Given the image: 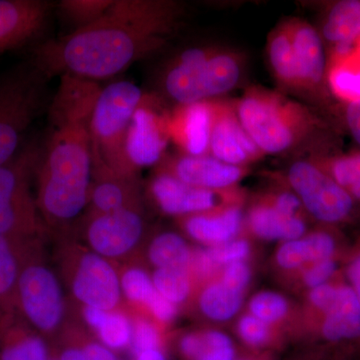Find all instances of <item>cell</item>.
I'll list each match as a JSON object with an SVG mask.
<instances>
[{
    "instance_id": "e575fe53",
    "label": "cell",
    "mask_w": 360,
    "mask_h": 360,
    "mask_svg": "<svg viewBox=\"0 0 360 360\" xmlns=\"http://www.w3.org/2000/svg\"><path fill=\"white\" fill-rule=\"evenodd\" d=\"M120 284L122 292L130 302L141 303L148 309L160 295L151 277L141 269H127L120 278Z\"/></svg>"
},
{
    "instance_id": "d6a6232c",
    "label": "cell",
    "mask_w": 360,
    "mask_h": 360,
    "mask_svg": "<svg viewBox=\"0 0 360 360\" xmlns=\"http://www.w3.org/2000/svg\"><path fill=\"white\" fill-rule=\"evenodd\" d=\"M248 309L251 315L271 326L283 321L288 315L290 303L281 293L269 290L260 291L250 298Z\"/></svg>"
},
{
    "instance_id": "277c9868",
    "label": "cell",
    "mask_w": 360,
    "mask_h": 360,
    "mask_svg": "<svg viewBox=\"0 0 360 360\" xmlns=\"http://www.w3.org/2000/svg\"><path fill=\"white\" fill-rule=\"evenodd\" d=\"M243 59L217 47H193L181 52L162 77L165 94L177 104L213 101L238 86Z\"/></svg>"
},
{
    "instance_id": "7bdbcfd3",
    "label": "cell",
    "mask_w": 360,
    "mask_h": 360,
    "mask_svg": "<svg viewBox=\"0 0 360 360\" xmlns=\"http://www.w3.org/2000/svg\"><path fill=\"white\" fill-rule=\"evenodd\" d=\"M341 122L360 148V101L341 103Z\"/></svg>"
},
{
    "instance_id": "e0dca14e",
    "label": "cell",
    "mask_w": 360,
    "mask_h": 360,
    "mask_svg": "<svg viewBox=\"0 0 360 360\" xmlns=\"http://www.w3.org/2000/svg\"><path fill=\"white\" fill-rule=\"evenodd\" d=\"M316 316V333L323 345L360 349V304L345 278L333 302Z\"/></svg>"
},
{
    "instance_id": "5bb4252c",
    "label": "cell",
    "mask_w": 360,
    "mask_h": 360,
    "mask_svg": "<svg viewBox=\"0 0 360 360\" xmlns=\"http://www.w3.org/2000/svg\"><path fill=\"white\" fill-rule=\"evenodd\" d=\"M210 155L241 167H248L264 156L239 122L233 101L215 99Z\"/></svg>"
},
{
    "instance_id": "c3c4849f",
    "label": "cell",
    "mask_w": 360,
    "mask_h": 360,
    "mask_svg": "<svg viewBox=\"0 0 360 360\" xmlns=\"http://www.w3.org/2000/svg\"><path fill=\"white\" fill-rule=\"evenodd\" d=\"M359 354L356 355V357H355L354 360H360V359H359Z\"/></svg>"
},
{
    "instance_id": "f35d334b",
    "label": "cell",
    "mask_w": 360,
    "mask_h": 360,
    "mask_svg": "<svg viewBox=\"0 0 360 360\" xmlns=\"http://www.w3.org/2000/svg\"><path fill=\"white\" fill-rule=\"evenodd\" d=\"M134 356L142 352L149 349H161V338L160 331L151 322L146 319H139L132 326L131 343Z\"/></svg>"
},
{
    "instance_id": "7a4b0ae2",
    "label": "cell",
    "mask_w": 360,
    "mask_h": 360,
    "mask_svg": "<svg viewBox=\"0 0 360 360\" xmlns=\"http://www.w3.org/2000/svg\"><path fill=\"white\" fill-rule=\"evenodd\" d=\"M101 87L63 75L49 108V134L37 167V207L51 224H66L89 203L92 179L90 120Z\"/></svg>"
},
{
    "instance_id": "ab89813d",
    "label": "cell",
    "mask_w": 360,
    "mask_h": 360,
    "mask_svg": "<svg viewBox=\"0 0 360 360\" xmlns=\"http://www.w3.org/2000/svg\"><path fill=\"white\" fill-rule=\"evenodd\" d=\"M58 360H117L110 348L101 343L87 342L63 349Z\"/></svg>"
},
{
    "instance_id": "74e56055",
    "label": "cell",
    "mask_w": 360,
    "mask_h": 360,
    "mask_svg": "<svg viewBox=\"0 0 360 360\" xmlns=\"http://www.w3.org/2000/svg\"><path fill=\"white\" fill-rule=\"evenodd\" d=\"M343 258L335 257L322 260L305 267L302 272V281L307 290L323 285L333 281L341 274Z\"/></svg>"
},
{
    "instance_id": "f1b7e54d",
    "label": "cell",
    "mask_w": 360,
    "mask_h": 360,
    "mask_svg": "<svg viewBox=\"0 0 360 360\" xmlns=\"http://www.w3.org/2000/svg\"><path fill=\"white\" fill-rule=\"evenodd\" d=\"M148 258L156 269L187 270L191 266L193 251L179 233L162 232L151 241Z\"/></svg>"
},
{
    "instance_id": "d4e9b609",
    "label": "cell",
    "mask_w": 360,
    "mask_h": 360,
    "mask_svg": "<svg viewBox=\"0 0 360 360\" xmlns=\"http://www.w3.org/2000/svg\"><path fill=\"white\" fill-rule=\"evenodd\" d=\"M248 227L257 238L269 241H286L302 238L307 231L302 217H293L277 210L266 198L248 212Z\"/></svg>"
},
{
    "instance_id": "8992f818",
    "label": "cell",
    "mask_w": 360,
    "mask_h": 360,
    "mask_svg": "<svg viewBox=\"0 0 360 360\" xmlns=\"http://www.w3.org/2000/svg\"><path fill=\"white\" fill-rule=\"evenodd\" d=\"M49 79L30 59L0 82V167L20 151L23 135L44 108Z\"/></svg>"
},
{
    "instance_id": "6da1fadb",
    "label": "cell",
    "mask_w": 360,
    "mask_h": 360,
    "mask_svg": "<svg viewBox=\"0 0 360 360\" xmlns=\"http://www.w3.org/2000/svg\"><path fill=\"white\" fill-rule=\"evenodd\" d=\"M181 15V7L172 1L113 0L91 25L37 45L32 61L49 78L106 79L160 51Z\"/></svg>"
},
{
    "instance_id": "9a60e30c",
    "label": "cell",
    "mask_w": 360,
    "mask_h": 360,
    "mask_svg": "<svg viewBox=\"0 0 360 360\" xmlns=\"http://www.w3.org/2000/svg\"><path fill=\"white\" fill-rule=\"evenodd\" d=\"M158 169L189 186L214 191L236 188L248 172V167L227 165L210 155L193 156L182 153L165 155L158 165Z\"/></svg>"
},
{
    "instance_id": "f6af8a7d",
    "label": "cell",
    "mask_w": 360,
    "mask_h": 360,
    "mask_svg": "<svg viewBox=\"0 0 360 360\" xmlns=\"http://www.w3.org/2000/svg\"><path fill=\"white\" fill-rule=\"evenodd\" d=\"M135 360H167L162 349H149L135 355Z\"/></svg>"
},
{
    "instance_id": "603a6c76",
    "label": "cell",
    "mask_w": 360,
    "mask_h": 360,
    "mask_svg": "<svg viewBox=\"0 0 360 360\" xmlns=\"http://www.w3.org/2000/svg\"><path fill=\"white\" fill-rule=\"evenodd\" d=\"M136 177L122 176L103 168L92 169L89 203L92 213L101 214L139 206Z\"/></svg>"
},
{
    "instance_id": "60d3db41",
    "label": "cell",
    "mask_w": 360,
    "mask_h": 360,
    "mask_svg": "<svg viewBox=\"0 0 360 360\" xmlns=\"http://www.w3.org/2000/svg\"><path fill=\"white\" fill-rule=\"evenodd\" d=\"M250 279V267L245 262H238L224 266L219 281L231 290L243 293L248 288Z\"/></svg>"
},
{
    "instance_id": "3957f363",
    "label": "cell",
    "mask_w": 360,
    "mask_h": 360,
    "mask_svg": "<svg viewBox=\"0 0 360 360\" xmlns=\"http://www.w3.org/2000/svg\"><path fill=\"white\" fill-rule=\"evenodd\" d=\"M239 122L264 155H281L316 141L322 155L338 153L328 124L303 104L262 86H251L233 101Z\"/></svg>"
},
{
    "instance_id": "ee69618b",
    "label": "cell",
    "mask_w": 360,
    "mask_h": 360,
    "mask_svg": "<svg viewBox=\"0 0 360 360\" xmlns=\"http://www.w3.org/2000/svg\"><path fill=\"white\" fill-rule=\"evenodd\" d=\"M360 349L352 347L322 345L319 349L307 355L305 360H354Z\"/></svg>"
},
{
    "instance_id": "8fae6325",
    "label": "cell",
    "mask_w": 360,
    "mask_h": 360,
    "mask_svg": "<svg viewBox=\"0 0 360 360\" xmlns=\"http://www.w3.org/2000/svg\"><path fill=\"white\" fill-rule=\"evenodd\" d=\"M149 191L161 212L181 217L240 205L243 198L236 188L224 191L200 188L184 184L160 169L151 179Z\"/></svg>"
},
{
    "instance_id": "83f0119b",
    "label": "cell",
    "mask_w": 360,
    "mask_h": 360,
    "mask_svg": "<svg viewBox=\"0 0 360 360\" xmlns=\"http://www.w3.org/2000/svg\"><path fill=\"white\" fill-rule=\"evenodd\" d=\"M23 241L0 236V319L15 312V290Z\"/></svg>"
},
{
    "instance_id": "ac0fdd59",
    "label": "cell",
    "mask_w": 360,
    "mask_h": 360,
    "mask_svg": "<svg viewBox=\"0 0 360 360\" xmlns=\"http://www.w3.org/2000/svg\"><path fill=\"white\" fill-rule=\"evenodd\" d=\"M51 9V4L42 0H0V52L37 39Z\"/></svg>"
},
{
    "instance_id": "d590c367",
    "label": "cell",
    "mask_w": 360,
    "mask_h": 360,
    "mask_svg": "<svg viewBox=\"0 0 360 360\" xmlns=\"http://www.w3.org/2000/svg\"><path fill=\"white\" fill-rule=\"evenodd\" d=\"M217 270L234 262H245L250 255V245L246 239L236 238L221 245L203 248Z\"/></svg>"
},
{
    "instance_id": "8d00e7d4",
    "label": "cell",
    "mask_w": 360,
    "mask_h": 360,
    "mask_svg": "<svg viewBox=\"0 0 360 360\" xmlns=\"http://www.w3.org/2000/svg\"><path fill=\"white\" fill-rule=\"evenodd\" d=\"M250 314L243 315L238 323V333L248 347L262 349L272 341L271 328Z\"/></svg>"
},
{
    "instance_id": "cb8c5ba5",
    "label": "cell",
    "mask_w": 360,
    "mask_h": 360,
    "mask_svg": "<svg viewBox=\"0 0 360 360\" xmlns=\"http://www.w3.org/2000/svg\"><path fill=\"white\" fill-rule=\"evenodd\" d=\"M42 336L18 312L0 319V360H49Z\"/></svg>"
},
{
    "instance_id": "ba28073f",
    "label": "cell",
    "mask_w": 360,
    "mask_h": 360,
    "mask_svg": "<svg viewBox=\"0 0 360 360\" xmlns=\"http://www.w3.org/2000/svg\"><path fill=\"white\" fill-rule=\"evenodd\" d=\"M35 243H21L15 311L37 333H51L63 321L65 300L53 272L33 255Z\"/></svg>"
},
{
    "instance_id": "44dd1931",
    "label": "cell",
    "mask_w": 360,
    "mask_h": 360,
    "mask_svg": "<svg viewBox=\"0 0 360 360\" xmlns=\"http://www.w3.org/2000/svg\"><path fill=\"white\" fill-rule=\"evenodd\" d=\"M240 205L225 206L184 217L186 233L198 243L207 246L221 245L238 238L243 229Z\"/></svg>"
},
{
    "instance_id": "d6986e66",
    "label": "cell",
    "mask_w": 360,
    "mask_h": 360,
    "mask_svg": "<svg viewBox=\"0 0 360 360\" xmlns=\"http://www.w3.org/2000/svg\"><path fill=\"white\" fill-rule=\"evenodd\" d=\"M215 99L200 103L177 104L169 115L170 141L182 155H210Z\"/></svg>"
},
{
    "instance_id": "f546056e",
    "label": "cell",
    "mask_w": 360,
    "mask_h": 360,
    "mask_svg": "<svg viewBox=\"0 0 360 360\" xmlns=\"http://www.w3.org/2000/svg\"><path fill=\"white\" fill-rule=\"evenodd\" d=\"M243 302V293L231 290L221 281H213L201 291L198 304L201 312L214 321H227L236 316Z\"/></svg>"
},
{
    "instance_id": "ffe728a7",
    "label": "cell",
    "mask_w": 360,
    "mask_h": 360,
    "mask_svg": "<svg viewBox=\"0 0 360 360\" xmlns=\"http://www.w3.org/2000/svg\"><path fill=\"white\" fill-rule=\"evenodd\" d=\"M335 229L336 227L323 226L302 238L283 243L276 251L277 265L291 271L305 269L322 260L345 257L347 250H343L340 234Z\"/></svg>"
},
{
    "instance_id": "1f68e13d",
    "label": "cell",
    "mask_w": 360,
    "mask_h": 360,
    "mask_svg": "<svg viewBox=\"0 0 360 360\" xmlns=\"http://www.w3.org/2000/svg\"><path fill=\"white\" fill-rule=\"evenodd\" d=\"M151 279L158 293L175 305L186 302L191 295V281L187 270L156 269Z\"/></svg>"
},
{
    "instance_id": "7c38bea8",
    "label": "cell",
    "mask_w": 360,
    "mask_h": 360,
    "mask_svg": "<svg viewBox=\"0 0 360 360\" xmlns=\"http://www.w3.org/2000/svg\"><path fill=\"white\" fill-rule=\"evenodd\" d=\"M286 21L295 49L302 92L317 103L330 104L335 97L328 89V58L319 30L298 18Z\"/></svg>"
},
{
    "instance_id": "4fadbf2b",
    "label": "cell",
    "mask_w": 360,
    "mask_h": 360,
    "mask_svg": "<svg viewBox=\"0 0 360 360\" xmlns=\"http://www.w3.org/2000/svg\"><path fill=\"white\" fill-rule=\"evenodd\" d=\"M143 231V217L139 206H134L110 213H92L86 238L96 255L115 258L134 250Z\"/></svg>"
},
{
    "instance_id": "52a82bcc",
    "label": "cell",
    "mask_w": 360,
    "mask_h": 360,
    "mask_svg": "<svg viewBox=\"0 0 360 360\" xmlns=\"http://www.w3.org/2000/svg\"><path fill=\"white\" fill-rule=\"evenodd\" d=\"M41 148L30 143L0 167V236L14 240L37 239L41 229L30 184L37 174Z\"/></svg>"
},
{
    "instance_id": "5b68a950",
    "label": "cell",
    "mask_w": 360,
    "mask_h": 360,
    "mask_svg": "<svg viewBox=\"0 0 360 360\" xmlns=\"http://www.w3.org/2000/svg\"><path fill=\"white\" fill-rule=\"evenodd\" d=\"M146 96L129 80H118L101 89L90 120L92 169L103 168L122 176L136 177L125 144L132 116Z\"/></svg>"
},
{
    "instance_id": "b9f144b4",
    "label": "cell",
    "mask_w": 360,
    "mask_h": 360,
    "mask_svg": "<svg viewBox=\"0 0 360 360\" xmlns=\"http://www.w3.org/2000/svg\"><path fill=\"white\" fill-rule=\"evenodd\" d=\"M341 271L360 304V239L352 250L345 253Z\"/></svg>"
},
{
    "instance_id": "bcb514c9",
    "label": "cell",
    "mask_w": 360,
    "mask_h": 360,
    "mask_svg": "<svg viewBox=\"0 0 360 360\" xmlns=\"http://www.w3.org/2000/svg\"><path fill=\"white\" fill-rule=\"evenodd\" d=\"M348 193L352 194V198H354L357 202L360 203V179L354 186L348 189Z\"/></svg>"
},
{
    "instance_id": "2e32d148",
    "label": "cell",
    "mask_w": 360,
    "mask_h": 360,
    "mask_svg": "<svg viewBox=\"0 0 360 360\" xmlns=\"http://www.w3.org/2000/svg\"><path fill=\"white\" fill-rule=\"evenodd\" d=\"M72 292L84 307L111 311L122 296V284L106 258L87 252L78 260L72 279Z\"/></svg>"
},
{
    "instance_id": "9c48e42d",
    "label": "cell",
    "mask_w": 360,
    "mask_h": 360,
    "mask_svg": "<svg viewBox=\"0 0 360 360\" xmlns=\"http://www.w3.org/2000/svg\"><path fill=\"white\" fill-rule=\"evenodd\" d=\"M286 180L312 219L338 227L356 217L360 203L311 160L291 163Z\"/></svg>"
},
{
    "instance_id": "4dcf8cb0",
    "label": "cell",
    "mask_w": 360,
    "mask_h": 360,
    "mask_svg": "<svg viewBox=\"0 0 360 360\" xmlns=\"http://www.w3.org/2000/svg\"><path fill=\"white\" fill-rule=\"evenodd\" d=\"M94 329L101 345L110 349H123L131 343L132 326L125 315L118 312L104 311Z\"/></svg>"
},
{
    "instance_id": "4316f807",
    "label": "cell",
    "mask_w": 360,
    "mask_h": 360,
    "mask_svg": "<svg viewBox=\"0 0 360 360\" xmlns=\"http://www.w3.org/2000/svg\"><path fill=\"white\" fill-rule=\"evenodd\" d=\"M186 360H236V350L231 336L219 330L186 333L179 341Z\"/></svg>"
},
{
    "instance_id": "30bf717a",
    "label": "cell",
    "mask_w": 360,
    "mask_h": 360,
    "mask_svg": "<svg viewBox=\"0 0 360 360\" xmlns=\"http://www.w3.org/2000/svg\"><path fill=\"white\" fill-rule=\"evenodd\" d=\"M169 115L161 108L160 101L148 94L135 110L125 144L127 160L135 172L160 165L167 155Z\"/></svg>"
},
{
    "instance_id": "7402d4cb",
    "label": "cell",
    "mask_w": 360,
    "mask_h": 360,
    "mask_svg": "<svg viewBox=\"0 0 360 360\" xmlns=\"http://www.w3.org/2000/svg\"><path fill=\"white\" fill-rule=\"evenodd\" d=\"M324 44L330 46L329 58L348 56L360 39V0H340L329 4L321 30Z\"/></svg>"
},
{
    "instance_id": "836d02e7",
    "label": "cell",
    "mask_w": 360,
    "mask_h": 360,
    "mask_svg": "<svg viewBox=\"0 0 360 360\" xmlns=\"http://www.w3.org/2000/svg\"><path fill=\"white\" fill-rule=\"evenodd\" d=\"M112 2L113 0H63L59 4V9L77 30L101 18Z\"/></svg>"
},
{
    "instance_id": "7dc6e473",
    "label": "cell",
    "mask_w": 360,
    "mask_h": 360,
    "mask_svg": "<svg viewBox=\"0 0 360 360\" xmlns=\"http://www.w3.org/2000/svg\"><path fill=\"white\" fill-rule=\"evenodd\" d=\"M236 360H272L271 356L264 354L262 355H257V356L243 357V359H236Z\"/></svg>"
},
{
    "instance_id": "484cf974",
    "label": "cell",
    "mask_w": 360,
    "mask_h": 360,
    "mask_svg": "<svg viewBox=\"0 0 360 360\" xmlns=\"http://www.w3.org/2000/svg\"><path fill=\"white\" fill-rule=\"evenodd\" d=\"M267 56L274 77L285 89L302 92L295 52L288 21L274 28L267 39Z\"/></svg>"
}]
</instances>
